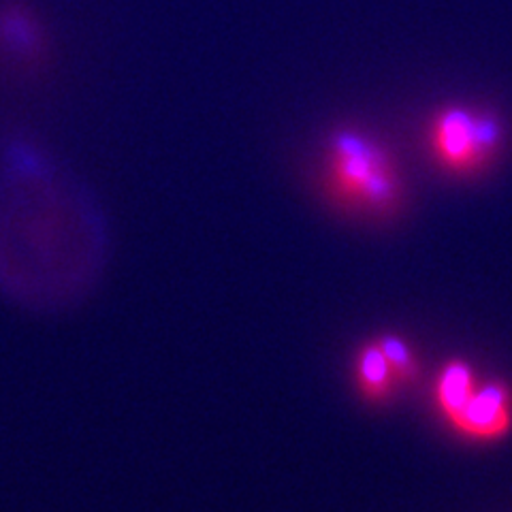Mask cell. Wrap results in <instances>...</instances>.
Instances as JSON below:
<instances>
[{"mask_svg":"<svg viewBox=\"0 0 512 512\" xmlns=\"http://www.w3.org/2000/svg\"><path fill=\"white\" fill-rule=\"evenodd\" d=\"M434 402L446 425L470 442H498L512 431V389L502 380H483L463 359L442 365Z\"/></svg>","mask_w":512,"mask_h":512,"instance_id":"2","label":"cell"},{"mask_svg":"<svg viewBox=\"0 0 512 512\" xmlns=\"http://www.w3.org/2000/svg\"><path fill=\"white\" fill-rule=\"evenodd\" d=\"M352 382L363 402L372 406L389 404L397 395L399 384L376 338L357 348L352 359Z\"/></svg>","mask_w":512,"mask_h":512,"instance_id":"4","label":"cell"},{"mask_svg":"<svg viewBox=\"0 0 512 512\" xmlns=\"http://www.w3.org/2000/svg\"><path fill=\"white\" fill-rule=\"evenodd\" d=\"M318 186L333 210L350 218L387 220L404 203V180L393 154L376 137L352 128L329 137Z\"/></svg>","mask_w":512,"mask_h":512,"instance_id":"1","label":"cell"},{"mask_svg":"<svg viewBox=\"0 0 512 512\" xmlns=\"http://www.w3.org/2000/svg\"><path fill=\"white\" fill-rule=\"evenodd\" d=\"M500 120L487 111L444 107L431 118L427 148L436 163L453 175L485 171L502 150Z\"/></svg>","mask_w":512,"mask_h":512,"instance_id":"3","label":"cell"},{"mask_svg":"<svg viewBox=\"0 0 512 512\" xmlns=\"http://www.w3.org/2000/svg\"><path fill=\"white\" fill-rule=\"evenodd\" d=\"M376 340L384 352V357H387V361L391 365L399 389L410 387V384L419 380L421 361L408 340H404L402 335H397V333H382Z\"/></svg>","mask_w":512,"mask_h":512,"instance_id":"5","label":"cell"}]
</instances>
